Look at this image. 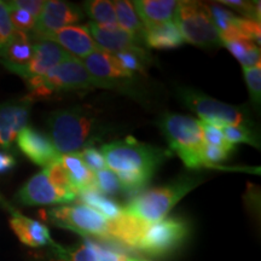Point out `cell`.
<instances>
[{
	"label": "cell",
	"instance_id": "obj_32",
	"mask_svg": "<svg viewBox=\"0 0 261 261\" xmlns=\"http://www.w3.org/2000/svg\"><path fill=\"white\" fill-rule=\"evenodd\" d=\"M236 149H226L221 148V146H215L205 144L202 149V159L205 163V168H213V169H225L221 167L219 163L226 161L230 158V155L234 152Z\"/></svg>",
	"mask_w": 261,
	"mask_h": 261
},
{
	"label": "cell",
	"instance_id": "obj_40",
	"mask_svg": "<svg viewBox=\"0 0 261 261\" xmlns=\"http://www.w3.org/2000/svg\"><path fill=\"white\" fill-rule=\"evenodd\" d=\"M10 4L16 6V8L24 10L28 14H31L34 18H39V16L44 10L45 3L42 0H14V2H9Z\"/></svg>",
	"mask_w": 261,
	"mask_h": 261
},
{
	"label": "cell",
	"instance_id": "obj_3",
	"mask_svg": "<svg viewBox=\"0 0 261 261\" xmlns=\"http://www.w3.org/2000/svg\"><path fill=\"white\" fill-rule=\"evenodd\" d=\"M202 182L201 177L187 175L162 187L142 191L123 207V212L142 223H159L166 219L169 212Z\"/></svg>",
	"mask_w": 261,
	"mask_h": 261
},
{
	"label": "cell",
	"instance_id": "obj_22",
	"mask_svg": "<svg viewBox=\"0 0 261 261\" xmlns=\"http://www.w3.org/2000/svg\"><path fill=\"white\" fill-rule=\"evenodd\" d=\"M60 162L69 174L70 180L77 192L96 188V174L85 165L79 152L61 155Z\"/></svg>",
	"mask_w": 261,
	"mask_h": 261
},
{
	"label": "cell",
	"instance_id": "obj_19",
	"mask_svg": "<svg viewBox=\"0 0 261 261\" xmlns=\"http://www.w3.org/2000/svg\"><path fill=\"white\" fill-rule=\"evenodd\" d=\"M70 56L71 55L55 42L47 40L35 41L34 55L21 77L27 80L34 76H41Z\"/></svg>",
	"mask_w": 261,
	"mask_h": 261
},
{
	"label": "cell",
	"instance_id": "obj_26",
	"mask_svg": "<svg viewBox=\"0 0 261 261\" xmlns=\"http://www.w3.org/2000/svg\"><path fill=\"white\" fill-rule=\"evenodd\" d=\"M223 46L231 52V55L242 64V68H250L260 65V46L253 41L244 39H233L223 42Z\"/></svg>",
	"mask_w": 261,
	"mask_h": 261
},
{
	"label": "cell",
	"instance_id": "obj_29",
	"mask_svg": "<svg viewBox=\"0 0 261 261\" xmlns=\"http://www.w3.org/2000/svg\"><path fill=\"white\" fill-rule=\"evenodd\" d=\"M224 133L225 139L230 144H240V143H246L254 146V148H260V139L255 128L244 126H225L221 128Z\"/></svg>",
	"mask_w": 261,
	"mask_h": 261
},
{
	"label": "cell",
	"instance_id": "obj_8",
	"mask_svg": "<svg viewBox=\"0 0 261 261\" xmlns=\"http://www.w3.org/2000/svg\"><path fill=\"white\" fill-rule=\"evenodd\" d=\"M190 224L180 218H166L148 224L140 234L135 250L151 257H165L175 253L190 236Z\"/></svg>",
	"mask_w": 261,
	"mask_h": 261
},
{
	"label": "cell",
	"instance_id": "obj_27",
	"mask_svg": "<svg viewBox=\"0 0 261 261\" xmlns=\"http://www.w3.org/2000/svg\"><path fill=\"white\" fill-rule=\"evenodd\" d=\"M44 171L46 173L51 184L54 185L61 194H63L65 197H68V200L70 202L77 200L79 192L75 189L73 182L70 180L69 174H68V172L65 171V168L62 166L60 160L50 163L46 167H44Z\"/></svg>",
	"mask_w": 261,
	"mask_h": 261
},
{
	"label": "cell",
	"instance_id": "obj_12",
	"mask_svg": "<svg viewBox=\"0 0 261 261\" xmlns=\"http://www.w3.org/2000/svg\"><path fill=\"white\" fill-rule=\"evenodd\" d=\"M32 102L23 97L0 103V149L11 151L19 133L28 126Z\"/></svg>",
	"mask_w": 261,
	"mask_h": 261
},
{
	"label": "cell",
	"instance_id": "obj_23",
	"mask_svg": "<svg viewBox=\"0 0 261 261\" xmlns=\"http://www.w3.org/2000/svg\"><path fill=\"white\" fill-rule=\"evenodd\" d=\"M57 261H100L98 243L84 238L80 243L71 247H63L55 243L51 247Z\"/></svg>",
	"mask_w": 261,
	"mask_h": 261
},
{
	"label": "cell",
	"instance_id": "obj_10",
	"mask_svg": "<svg viewBox=\"0 0 261 261\" xmlns=\"http://www.w3.org/2000/svg\"><path fill=\"white\" fill-rule=\"evenodd\" d=\"M81 62L87 71L99 83L100 89L128 92L129 96L135 92V73L123 68L114 55L100 50L83 58Z\"/></svg>",
	"mask_w": 261,
	"mask_h": 261
},
{
	"label": "cell",
	"instance_id": "obj_5",
	"mask_svg": "<svg viewBox=\"0 0 261 261\" xmlns=\"http://www.w3.org/2000/svg\"><path fill=\"white\" fill-rule=\"evenodd\" d=\"M159 128L167 140L169 151L179 156L189 169L205 168L202 159L204 145L201 123L194 117L175 113H165L158 121Z\"/></svg>",
	"mask_w": 261,
	"mask_h": 261
},
{
	"label": "cell",
	"instance_id": "obj_21",
	"mask_svg": "<svg viewBox=\"0 0 261 261\" xmlns=\"http://www.w3.org/2000/svg\"><path fill=\"white\" fill-rule=\"evenodd\" d=\"M184 44V39L173 21L145 29V47L156 48V50H171V48L180 47Z\"/></svg>",
	"mask_w": 261,
	"mask_h": 261
},
{
	"label": "cell",
	"instance_id": "obj_2",
	"mask_svg": "<svg viewBox=\"0 0 261 261\" xmlns=\"http://www.w3.org/2000/svg\"><path fill=\"white\" fill-rule=\"evenodd\" d=\"M47 126L52 143L61 155L93 146L110 132L99 114L92 108L81 106L51 113Z\"/></svg>",
	"mask_w": 261,
	"mask_h": 261
},
{
	"label": "cell",
	"instance_id": "obj_6",
	"mask_svg": "<svg viewBox=\"0 0 261 261\" xmlns=\"http://www.w3.org/2000/svg\"><path fill=\"white\" fill-rule=\"evenodd\" d=\"M178 97L182 106L197 114L202 121L218 128L221 129L225 126L255 128V123L246 106H231L190 87H180Z\"/></svg>",
	"mask_w": 261,
	"mask_h": 261
},
{
	"label": "cell",
	"instance_id": "obj_37",
	"mask_svg": "<svg viewBox=\"0 0 261 261\" xmlns=\"http://www.w3.org/2000/svg\"><path fill=\"white\" fill-rule=\"evenodd\" d=\"M80 158L83 159L85 165L89 167L92 172H99L102 169L107 168L106 160H104V156L99 149L94 148V146H90V148H86L81 150L79 152Z\"/></svg>",
	"mask_w": 261,
	"mask_h": 261
},
{
	"label": "cell",
	"instance_id": "obj_7",
	"mask_svg": "<svg viewBox=\"0 0 261 261\" xmlns=\"http://www.w3.org/2000/svg\"><path fill=\"white\" fill-rule=\"evenodd\" d=\"M173 22L184 41L201 48L223 47V41L212 18L208 4L179 2Z\"/></svg>",
	"mask_w": 261,
	"mask_h": 261
},
{
	"label": "cell",
	"instance_id": "obj_31",
	"mask_svg": "<svg viewBox=\"0 0 261 261\" xmlns=\"http://www.w3.org/2000/svg\"><path fill=\"white\" fill-rule=\"evenodd\" d=\"M6 5H8L10 21H11L14 31L29 33L31 34L34 31L35 24H37V18L33 17L31 14H28L24 10L11 5L9 2L6 3Z\"/></svg>",
	"mask_w": 261,
	"mask_h": 261
},
{
	"label": "cell",
	"instance_id": "obj_42",
	"mask_svg": "<svg viewBox=\"0 0 261 261\" xmlns=\"http://www.w3.org/2000/svg\"><path fill=\"white\" fill-rule=\"evenodd\" d=\"M0 204H3V205H4V207L6 208V210H9V208L11 207V205H10L9 203H6V202H5L4 200H3V197H2V196H0Z\"/></svg>",
	"mask_w": 261,
	"mask_h": 261
},
{
	"label": "cell",
	"instance_id": "obj_35",
	"mask_svg": "<svg viewBox=\"0 0 261 261\" xmlns=\"http://www.w3.org/2000/svg\"><path fill=\"white\" fill-rule=\"evenodd\" d=\"M221 5H226L227 8H232L237 10L244 18L252 19V21L260 23V2H244V0H221L219 2Z\"/></svg>",
	"mask_w": 261,
	"mask_h": 261
},
{
	"label": "cell",
	"instance_id": "obj_39",
	"mask_svg": "<svg viewBox=\"0 0 261 261\" xmlns=\"http://www.w3.org/2000/svg\"><path fill=\"white\" fill-rule=\"evenodd\" d=\"M98 252H99L100 261H151L144 259V257L132 256L127 253L110 249V248L103 247L100 244H98Z\"/></svg>",
	"mask_w": 261,
	"mask_h": 261
},
{
	"label": "cell",
	"instance_id": "obj_24",
	"mask_svg": "<svg viewBox=\"0 0 261 261\" xmlns=\"http://www.w3.org/2000/svg\"><path fill=\"white\" fill-rule=\"evenodd\" d=\"M114 8H115L117 25L129 33L132 37H135L140 44L144 45L145 27L137 15L133 3L126 2V0H117V2H114Z\"/></svg>",
	"mask_w": 261,
	"mask_h": 261
},
{
	"label": "cell",
	"instance_id": "obj_34",
	"mask_svg": "<svg viewBox=\"0 0 261 261\" xmlns=\"http://www.w3.org/2000/svg\"><path fill=\"white\" fill-rule=\"evenodd\" d=\"M249 97L254 107H260L261 103V64L256 67L242 68Z\"/></svg>",
	"mask_w": 261,
	"mask_h": 261
},
{
	"label": "cell",
	"instance_id": "obj_28",
	"mask_svg": "<svg viewBox=\"0 0 261 261\" xmlns=\"http://www.w3.org/2000/svg\"><path fill=\"white\" fill-rule=\"evenodd\" d=\"M83 9L89 17L92 19L93 23L98 25H117L115 8L114 3L109 0H90L85 2Z\"/></svg>",
	"mask_w": 261,
	"mask_h": 261
},
{
	"label": "cell",
	"instance_id": "obj_15",
	"mask_svg": "<svg viewBox=\"0 0 261 261\" xmlns=\"http://www.w3.org/2000/svg\"><path fill=\"white\" fill-rule=\"evenodd\" d=\"M85 27L89 31L91 37L94 39V41L99 45V47L109 54L116 55L125 51L146 52L144 45L140 44L135 37L123 31L119 25L104 27V25L89 22Z\"/></svg>",
	"mask_w": 261,
	"mask_h": 261
},
{
	"label": "cell",
	"instance_id": "obj_17",
	"mask_svg": "<svg viewBox=\"0 0 261 261\" xmlns=\"http://www.w3.org/2000/svg\"><path fill=\"white\" fill-rule=\"evenodd\" d=\"M52 41L71 55V56L83 60L93 52L100 51L102 48L94 41L85 25H69L60 31L52 33L44 39Z\"/></svg>",
	"mask_w": 261,
	"mask_h": 261
},
{
	"label": "cell",
	"instance_id": "obj_36",
	"mask_svg": "<svg viewBox=\"0 0 261 261\" xmlns=\"http://www.w3.org/2000/svg\"><path fill=\"white\" fill-rule=\"evenodd\" d=\"M202 133H203V139L205 144L215 145V146H221V148L226 149H236V146L230 144L226 139H225L223 130L218 127H214L210 125V123H205L203 121H200Z\"/></svg>",
	"mask_w": 261,
	"mask_h": 261
},
{
	"label": "cell",
	"instance_id": "obj_18",
	"mask_svg": "<svg viewBox=\"0 0 261 261\" xmlns=\"http://www.w3.org/2000/svg\"><path fill=\"white\" fill-rule=\"evenodd\" d=\"M9 213L11 214L9 220L10 227L12 228L16 236L24 246L31 248H51L56 243L52 240L50 230L46 225L25 217L18 211H16L15 208H11Z\"/></svg>",
	"mask_w": 261,
	"mask_h": 261
},
{
	"label": "cell",
	"instance_id": "obj_33",
	"mask_svg": "<svg viewBox=\"0 0 261 261\" xmlns=\"http://www.w3.org/2000/svg\"><path fill=\"white\" fill-rule=\"evenodd\" d=\"M94 174H96V188L100 194L114 196L122 191L119 178L110 169L104 168L102 171L96 172Z\"/></svg>",
	"mask_w": 261,
	"mask_h": 261
},
{
	"label": "cell",
	"instance_id": "obj_16",
	"mask_svg": "<svg viewBox=\"0 0 261 261\" xmlns=\"http://www.w3.org/2000/svg\"><path fill=\"white\" fill-rule=\"evenodd\" d=\"M35 40L29 33L14 31L0 50V61L6 69L21 76L34 55Z\"/></svg>",
	"mask_w": 261,
	"mask_h": 261
},
{
	"label": "cell",
	"instance_id": "obj_11",
	"mask_svg": "<svg viewBox=\"0 0 261 261\" xmlns=\"http://www.w3.org/2000/svg\"><path fill=\"white\" fill-rule=\"evenodd\" d=\"M84 16L80 6L61 0H48L45 3L44 10L37 19V24L31 35L35 41L44 40L52 33L79 23Z\"/></svg>",
	"mask_w": 261,
	"mask_h": 261
},
{
	"label": "cell",
	"instance_id": "obj_13",
	"mask_svg": "<svg viewBox=\"0 0 261 261\" xmlns=\"http://www.w3.org/2000/svg\"><path fill=\"white\" fill-rule=\"evenodd\" d=\"M16 143L22 154L29 161L41 167H46L61 158V154L55 148L50 137L34 127H25L18 135Z\"/></svg>",
	"mask_w": 261,
	"mask_h": 261
},
{
	"label": "cell",
	"instance_id": "obj_20",
	"mask_svg": "<svg viewBox=\"0 0 261 261\" xmlns=\"http://www.w3.org/2000/svg\"><path fill=\"white\" fill-rule=\"evenodd\" d=\"M178 4L175 0H137L133 6L143 25L149 29L173 21Z\"/></svg>",
	"mask_w": 261,
	"mask_h": 261
},
{
	"label": "cell",
	"instance_id": "obj_38",
	"mask_svg": "<svg viewBox=\"0 0 261 261\" xmlns=\"http://www.w3.org/2000/svg\"><path fill=\"white\" fill-rule=\"evenodd\" d=\"M12 33H14V27L10 21L8 5L5 2L0 0V50L8 41V39L11 37Z\"/></svg>",
	"mask_w": 261,
	"mask_h": 261
},
{
	"label": "cell",
	"instance_id": "obj_14",
	"mask_svg": "<svg viewBox=\"0 0 261 261\" xmlns=\"http://www.w3.org/2000/svg\"><path fill=\"white\" fill-rule=\"evenodd\" d=\"M15 200L23 205H50L60 203H70L68 197L61 194L51 181L48 180L44 169L18 189L16 192Z\"/></svg>",
	"mask_w": 261,
	"mask_h": 261
},
{
	"label": "cell",
	"instance_id": "obj_9",
	"mask_svg": "<svg viewBox=\"0 0 261 261\" xmlns=\"http://www.w3.org/2000/svg\"><path fill=\"white\" fill-rule=\"evenodd\" d=\"M45 219L87 240L92 237L110 241V220L85 204L50 208L45 212Z\"/></svg>",
	"mask_w": 261,
	"mask_h": 261
},
{
	"label": "cell",
	"instance_id": "obj_1",
	"mask_svg": "<svg viewBox=\"0 0 261 261\" xmlns=\"http://www.w3.org/2000/svg\"><path fill=\"white\" fill-rule=\"evenodd\" d=\"M108 169L119 178L128 195L144 191L158 169L172 156L168 149L146 144L135 138L114 140L100 149Z\"/></svg>",
	"mask_w": 261,
	"mask_h": 261
},
{
	"label": "cell",
	"instance_id": "obj_41",
	"mask_svg": "<svg viewBox=\"0 0 261 261\" xmlns=\"http://www.w3.org/2000/svg\"><path fill=\"white\" fill-rule=\"evenodd\" d=\"M16 166V159L10 151L0 149V175L11 172Z\"/></svg>",
	"mask_w": 261,
	"mask_h": 261
},
{
	"label": "cell",
	"instance_id": "obj_30",
	"mask_svg": "<svg viewBox=\"0 0 261 261\" xmlns=\"http://www.w3.org/2000/svg\"><path fill=\"white\" fill-rule=\"evenodd\" d=\"M123 68L135 74H146V68L151 63V56L146 52L125 51L114 55Z\"/></svg>",
	"mask_w": 261,
	"mask_h": 261
},
{
	"label": "cell",
	"instance_id": "obj_4",
	"mask_svg": "<svg viewBox=\"0 0 261 261\" xmlns=\"http://www.w3.org/2000/svg\"><path fill=\"white\" fill-rule=\"evenodd\" d=\"M28 100H44L57 93L100 89V85L84 67L80 58L70 56L46 74L24 80Z\"/></svg>",
	"mask_w": 261,
	"mask_h": 261
},
{
	"label": "cell",
	"instance_id": "obj_25",
	"mask_svg": "<svg viewBox=\"0 0 261 261\" xmlns=\"http://www.w3.org/2000/svg\"><path fill=\"white\" fill-rule=\"evenodd\" d=\"M77 198L85 205L102 214L108 220L116 219V218H119L123 213V207L121 204L117 203L116 201L108 198L106 195L100 194L97 189L81 191Z\"/></svg>",
	"mask_w": 261,
	"mask_h": 261
}]
</instances>
